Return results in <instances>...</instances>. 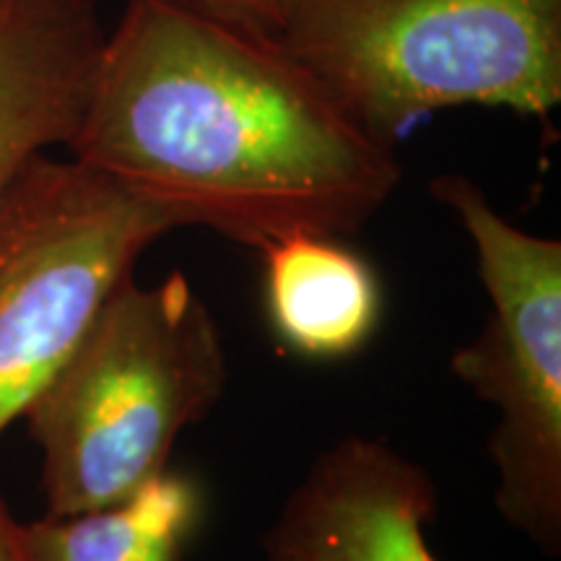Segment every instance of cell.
Segmentation results:
<instances>
[{
  "label": "cell",
  "instance_id": "obj_1",
  "mask_svg": "<svg viewBox=\"0 0 561 561\" xmlns=\"http://www.w3.org/2000/svg\"><path fill=\"white\" fill-rule=\"evenodd\" d=\"M70 157L172 216L261 252L356 234L401 185L359 125L271 32L185 0H128L104 37Z\"/></svg>",
  "mask_w": 561,
  "mask_h": 561
},
{
  "label": "cell",
  "instance_id": "obj_2",
  "mask_svg": "<svg viewBox=\"0 0 561 561\" xmlns=\"http://www.w3.org/2000/svg\"><path fill=\"white\" fill-rule=\"evenodd\" d=\"M227 380L219 322L191 280L125 278L21 416L42 453L47 515L110 507L164 473Z\"/></svg>",
  "mask_w": 561,
  "mask_h": 561
},
{
  "label": "cell",
  "instance_id": "obj_3",
  "mask_svg": "<svg viewBox=\"0 0 561 561\" xmlns=\"http://www.w3.org/2000/svg\"><path fill=\"white\" fill-rule=\"evenodd\" d=\"M273 37L388 144L439 110L561 104V0H286Z\"/></svg>",
  "mask_w": 561,
  "mask_h": 561
},
{
  "label": "cell",
  "instance_id": "obj_4",
  "mask_svg": "<svg viewBox=\"0 0 561 561\" xmlns=\"http://www.w3.org/2000/svg\"><path fill=\"white\" fill-rule=\"evenodd\" d=\"M172 229L170 214L79 159L37 153L21 167L0 193V434Z\"/></svg>",
  "mask_w": 561,
  "mask_h": 561
},
{
  "label": "cell",
  "instance_id": "obj_5",
  "mask_svg": "<svg viewBox=\"0 0 561 561\" xmlns=\"http://www.w3.org/2000/svg\"><path fill=\"white\" fill-rule=\"evenodd\" d=\"M434 201L471 237L491 310L450 369L500 413L489 437L494 502L512 530L561 551V242L530 234L491 206L471 178L432 180Z\"/></svg>",
  "mask_w": 561,
  "mask_h": 561
},
{
  "label": "cell",
  "instance_id": "obj_6",
  "mask_svg": "<svg viewBox=\"0 0 561 561\" xmlns=\"http://www.w3.org/2000/svg\"><path fill=\"white\" fill-rule=\"evenodd\" d=\"M437 486L385 439L322 450L263 533L265 561H439L426 541Z\"/></svg>",
  "mask_w": 561,
  "mask_h": 561
},
{
  "label": "cell",
  "instance_id": "obj_7",
  "mask_svg": "<svg viewBox=\"0 0 561 561\" xmlns=\"http://www.w3.org/2000/svg\"><path fill=\"white\" fill-rule=\"evenodd\" d=\"M104 37L96 0H0V193L37 153L70 146Z\"/></svg>",
  "mask_w": 561,
  "mask_h": 561
},
{
  "label": "cell",
  "instance_id": "obj_8",
  "mask_svg": "<svg viewBox=\"0 0 561 561\" xmlns=\"http://www.w3.org/2000/svg\"><path fill=\"white\" fill-rule=\"evenodd\" d=\"M265 310L278 341L314 362L367 346L382 314L380 280L339 237L297 234L261 250Z\"/></svg>",
  "mask_w": 561,
  "mask_h": 561
},
{
  "label": "cell",
  "instance_id": "obj_9",
  "mask_svg": "<svg viewBox=\"0 0 561 561\" xmlns=\"http://www.w3.org/2000/svg\"><path fill=\"white\" fill-rule=\"evenodd\" d=\"M203 510L201 483L167 468L110 507L21 523V543L30 561H182Z\"/></svg>",
  "mask_w": 561,
  "mask_h": 561
},
{
  "label": "cell",
  "instance_id": "obj_10",
  "mask_svg": "<svg viewBox=\"0 0 561 561\" xmlns=\"http://www.w3.org/2000/svg\"><path fill=\"white\" fill-rule=\"evenodd\" d=\"M185 3L198 5V9L216 13L221 19L237 21V24H248L273 34L286 0H185Z\"/></svg>",
  "mask_w": 561,
  "mask_h": 561
},
{
  "label": "cell",
  "instance_id": "obj_11",
  "mask_svg": "<svg viewBox=\"0 0 561 561\" xmlns=\"http://www.w3.org/2000/svg\"><path fill=\"white\" fill-rule=\"evenodd\" d=\"M0 561H30L21 543V523L0 494Z\"/></svg>",
  "mask_w": 561,
  "mask_h": 561
}]
</instances>
